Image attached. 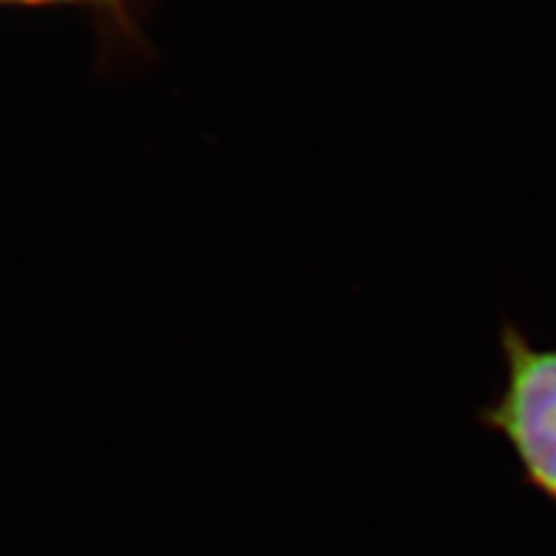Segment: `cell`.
I'll use <instances>...</instances> for the list:
<instances>
[{
	"instance_id": "1",
	"label": "cell",
	"mask_w": 556,
	"mask_h": 556,
	"mask_svg": "<svg viewBox=\"0 0 556 556\" xmlns=\"http://www.w3.org/2000/svg\"><path fill=\"white\" fill-rule=\"evenodd\" d=\"M500 345L505 384L479 422L510 446L526 482L556 503V348L533 345L518 328H505Z\"/></svg>"
},
{
	"instance_id": "2",
	"label": "cell",
	"mask_w": 556,
	"mask_h": 556,
	"mask_svg": "<svg viewBox=\"0 0 556 556\" xmlns=\"http://www.w3.org/2000/svg\"><path fill=\"white\" fill-rule=\"evenodd\" d=\"M13 3H47V0H13Z\"/></svg>"
}]
</instances>
